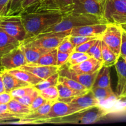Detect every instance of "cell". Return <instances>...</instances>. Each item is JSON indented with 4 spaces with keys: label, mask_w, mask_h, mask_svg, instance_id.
<instances>
[{
    "label": "cell",
    "mask_w": 126,
    "mask_h": 126,
    "mask_svg": "<svg viewBox=\"0 0 126 126\" xmlns=\"http://www.w3.org/2000/svg\"><path fill=\"white\" fill-rule=\"evenodd\" d=\"M97 39H98V38H97ZM97 39H92V40L86 42V43H83V44H80V45L75 47L74 51L80 52L86 54L88 52V50L91 49V47L93 46V44L95 43Z\"/></svg>",
    "instance_id": "37"
},
{
    "label": "cell",
    "mask_w": 126,
    "mask_h": 126,
    "mask_svg": "<svg viewBox=\"0 0 126 126\" xmlns=\"http://www.w3.org/2000/svg\"><path fill=\"white\" fill-rule=\"evenodd\" d=\"M8 108L7 104L0 105V114L8 113Z\"/></svg>",
    "instance_id": "46"
},
{
    "label": "cell",
    "mask_w": 126,
    "mask_h": 126,
    "mask_svg": "<svg viewBox=\"0 0 126 126\" xmlns=\"http://www.w3.org/2000/svg\"><path fill=\"white\" fill-rule=\"evenodd\" d=\"M24 0H9L4 11L2 12L3 16L20 14L22 12V5Z\"/></svg>",
    "instance_id": "28"
},
{
    "label": "cell",
    "mask_w": 126,
    "mask_h": 126,
    "mask_svg": "<svg viewBox=\"0 0 126 126\" xmlns=\"http://www.w3.org/2000/svg\"><path fill=\"white\" fill-rule=\"evenodd\" d=\"M91 57L89 54H87V53L86 54H84L83 55L81 56L80 57L78 58V59H75V60H71V61L67 63L69 65H77V64L80 63L82 62L85 61L86 60L88 59L89 58Z\"/></svg>",
    "instance_id": "42"
},
{
    "label": "cell",
    "mask_w": 126,
    "mask_h": 126,
    "mask_svg": "<svg viewBox=\"0 0 126 126\" xmlns=\"http://www.w3.org/2000/svg\"><path fill=\"white\" fill-rule=\"evenodd\" d=\"M20 47L25 55L27 64L36 62L43 54L52 50L36 46L23 42L21 43Z\"/></svg>",
    "instance_id": "18"
},
{
    "label": "cell",
    "mask_w": 126,
    "mask_h": 126,
    "mask_svg": "<svg viewBox=\"0 0 126 126\" xmlns=\"http://www.w3.org/2000/svg\"><path fill=\"white\" fill-rule=\"evenodd\" d=\"M1 73H2V71H0V75H1Z\"/></svg>",
    "instance_id": "52"
},
{
    "label": "cell",
    "mask_w": 126,
    "mask_h": 126,
    "mask_svg": "<svg viewBox=\"0 0 126 126\" xmlns=\"http://www.w3.org/2000/svg\"><path fill=\"white\" fill-rule=\"evenodd\" d=\"M123 30L119 25L108 23L100 39L118 56H120Z\"/></svg>",
    "instance_id": "8"
},
{
    "label": "cell",
    "mask_w": 126,
    "mask_h": 126,
    "mask_svg": "<svg viewBox=\"0 0 126 126\" xmlns=\"http://www.w3.org/2000/svg\"><path fill=\"white\" fill-rule=\"evenodd\" d=\"M5 92L4 86L3 81H2V78L1 75H0V94Z\"/></svg>",
    "instance_id": "47"
},
{
    "label": "cell",
    "mask_w": 126,
    "mask_h": 126,
    "mask_svg": "<svg viewBox=\"0 0 126 126\" xmlns=\"http://www.w3.org/2000/svg\"><path fill=\"white\" fill-rule=\"evenodd\" d=\"M91 90H92L95 98L100 102L109 99L119 100L117 95L115 94L113 91L111 87H107V88L92 87Z\"/></svg>",
    "instance_id": "27"
},
{
    "label": "cell",
    "mask_w": 126,
    "mask_h": 126,
    "mask_svg": "<svg viewBox=\"0 0 126 126\" xmlns=\"http://www.w3.org/2000/svg\"><path fill=\"white\" fill-rule=\"evenodd\" d=\"M118 77L116 86V95L120 98L126 92V61L121 56L114 65Z\"/></svg>",
    "instance_id": "15"
},
{
    "label": "cell",
    "mask_w": 126,
    "mask_h": 126,
    "mask_svg": "<svg viewBox=\"0 0 126 126\" xmlns=\"http://www.w3.org/2000/svg\"><path fill=\"white\" fill-rule=\"evenodd\" d=\"M0 64L3 70L18 68L27 65V59L20 45L4 54L1 57Z\"/></svg>",
    "instance_id": "9"
},
{
    "label": "cell",
    "mask_w": 126,
    "mask_h": 126,
    "mask_svg": "<svg viewBox=\"0 0 126 126\" xmlns=\"http://www.w3.org/2000/svg\"><path fill=\"white\" fill-rule=\"evenodd\" d=\"M73 11H74L73 0H39L24 9L21 13L65 15Z\"/></svg>",
    "instance_id": "4"
},
{
    "label": "cell",
    "mask_w": 126,
    "mask_h": 126,
    "mask_svg": "<svg viewBox=\"0 0 126 126\" xmlns=\"http://www.w3.org/2000/svg\"><path fill=\"white\" fill-rule=\"evenodd\" d=\"M69 104L81 110H84L99 105L100 102L95 98L92 90H90L82 95L74 97Z\"/></svg>",
    "instance_id": "17"
},
{
    "label": "cell",
    "mask_w": 126,
    "mask_h": 126,
    "mask_svg": "<svg viewBox=\"0 0 126 126\" xmlns=\"http://www.w3.org/2000/svg\"><path fill=\"white\" fill-rule=\"evenodd\" d=\"M108 24V23H102L76 27L71 30L70 35H81L100 38L107 29Z\"/></svg>",
    "instance_id": "12"
},
{
    "label": "cell",
    "mask_w": 126,
    "mask_h": 126,
    "mask_svg": "<svg viewBox=\"0 0 126 126\" xmlns=\"http://www.w3.org/2000/svg\"><path fill=\"white\" fill-rule=\"evenodd\" d=\"M59 76H60V75H59V72L56 73L50 76L48 78H47L46 79L43 80L42 82H39L38 84L34 86L33 87L38 92H39V91H43L45 89L51 87V86H56L57 84L59 83Z\"/></svg>",
    "instance_id": "30"
},
{
    "label": "cell",
    "mask_w": 126,
    "mask_h": 126,
    "mask_svg": "<svg viewBox=\"0 0 126 126\" xmlns=\"http://www.w3.org/2000/svg\"><path fill=\"white\" fill-rule=\"evenodd\" d=\"M60 76H65L68 78L75 80L77 82L84 86L88 89L91 90L93 87L95 79L97 78L98 71L92 74H84V73H77L69 68L68 64L63 65L60 67L59 71Z\"/></svg>",
    "instance_id": "10"
},
{
    "label": "cell",
    "mask_w": 126,
    "mask_h": 126,
    "mask_svg": "<svg viewBox=\"0 0 126 126\" xmlns=\"http://www.w3.org/2000/svg\"><path fill=\"white\" fill-rule=\"evenodd\" d=\"M38 1H39V0H24L22 5V11H23L24 9H25L26 7H28L29 6L32 5V4L37 2Z\"/></svg>",
    "instance_id": "44"
},
{
    "label": "cell",
    "mask_w": 126,
    "mask_h": 126,
    "mask_svg": "<svg viewBox=\"0 0 126 126\" xmlns=\"http://www.w3.org/2000/svg\"><path fill=\"white\" fill-rule=\"evenodd\" d=\"M57 87L59 93V97L58 98L57 101H60V102H63L67 103H70L71 100L74 97L82 95L87 92L75 91V90L72 89L70 88V87H67L66 86L62 83H60V82L57 84Z\"/></svg>",
    "instance_id": "22"
},
{
    "label": "cell",
    "mask_w": 126,
    "mask_h": 126,
    "mask_svg": "<svg viewBox=\"0 0 126 126\" xmlns=\"http://www.w3.org/2000/svg\"><path fill=\"white\" fill-rule=\"evenodd\" d=\"M0 29L21 43L26 39L27 32L20 14L10 16L1 14L0 16Z\"/></svg>",
    "instance_id": "6"
},
{
    "label": "cell",
    "mask_w": 126,
    "mask_h": 126,
    "mask_svg": "<svg viewBox=\"0 0 126 126\" xmlns=\"http://www.w3.org/2000/svg\"><path fill=\"white\" fill-rule=\"evenodd\" d=\"M87 54H89L91 57H94V59L102 62V39L100 38L97 39L95 43L93 44L91 49L88 50Z\"/></svg>",
    "instance_id": "32"
},
{
    "label": "cell",
    "mask_w": 126,
    "mask_h": 126,
    "mask_svg": "<svg viewBox=\"0 0 126 126\" xmlns=\"http://www.w3.org/2000/svg\"><path fill=\"white\" fill-rule=\"evenodd\" d=\"M71 30L57 33H41L32 38L26 39L23 43L48 49L57 48L64 38L70 35Z\"/></svg>",
    "instance_id": "7"
},
{
    "label": "cell",
    "mask_w": 126,
    "mask_h": 126,
    "mask_svg": "<svg viewBox=\"0 0 126 126\" xmlns=\"http://www.w3.org/2000/svg\"><path fill=\"white\" fill-rule=\"evenodd\" d=\"M81 110H82L76 108L69 103L57 101L53 103L49 113L39 121V124L46 123L49 119L66 116Z\"/></svg>",
    "instance_id": "11"
},
{
    "label": "cell",
    "mask_w": 126,
    "mask_h": 126,
    "mask_svg": "<svg viewBox=\"0 0 126 126\" xmlns=\"http://www.w3.org/2000/svg\"><path fill=\"white\" fill-rule=\"evenodd\" d=\"M1 76L4 86L5 92L8 93H10L11 91L16 89L31 86L28 82L22 81L16 76L9 73L6 70H2Z\"/></svg>",
    "instance_id": "20"
},
{
    "label": "cell",
    "mask_w": 126,
    "mask_h": 126,
    "mask_svg": "<svg viewBox=\"0 0 126 126\" xmlns=\"http://www.w3.org/2000/svg\"><path fill=\"white\" fill-rule=\"evenodd\" d=\"M58 49H52L50 51L43 54L36 62L28 63L30 65H44V66H57Z\"/></svg>",
    "instance_id": "26"
},
{
    "label": "cell",
    "mask_w": 126,
    "mask_h": 126,
    "mask_svg": "<svg viewBox=\"0 0 126 126\" xmlns=\"http://www.w3.org/2000/svg\"><path fill=\"white\" fill-rule=\"evenodd\" d=\"M7 105L9 112L18 116L19 119H21L24 116L30 114L33 112L30 107L20 103L14 98Z\"/></svg>",
    "instance_id": "23"
},
{
    "label": "cell",
    "mask_w": 126,
    "mask_h": 126,
    "mask_svg": "<svg viewBox=\"0 0 126 126\" xmlns=\"http://www.w3.org/2000/svg\"><path fill=\"white\" fill-rule=\"evenodd\" d=\"M74 11L86 12L103 18L102 4L97 0H73Z\"/></svg>",
    "instance_id": "13"
},
{
    "label": "cell",
    "mask_w": 126,
    "mask_h": 126,
    "mask_svg": "<svg viewBox=\"0 0 126 126\" xmlns=\"http://www.w3.org/2000/svg\"><path fill=\"white\" fill-rule=\"evenodd\" d=\"M61 66H44V65H25L18 68L27 70L34 74L42 79H46L54 74L59 72Z\"/></svg>",
    "instance_id": "16"
},
{
    "label": "cell",
    "mask_w": 126,
    "mask_h": 126,
    "mask_svg": "<svg viewBox=\"0 0 126 126\" xmlns=\"http://www.w3.org/2000/svg\"><path fill=\"white\" fill-rule=\"evenodd\" d=\"M6 71L22 81L28 82L32 86H35L43 81V79L34 75L32 73L20 68H15Z\"/></svg>",
    "instance_id": "21"
},
{
    "label": "cell",
    "mask_w": 126,
    "mask_h": 126,
    "mask_svg": "<svg viewBox=\"0 0 126 126\" xmlns=\"http://www.w3.org/2000/svg\"><path fill=\"white\" fill-rule=\"evenodd\" d=\"M20 15L27 32L26 39L35 36L49 27L59 23L63 16L57 14L46 13H21Z\"/></svg>",
    "instance_id": "2"
},
{
    "label": "cell",
    "mask_w": 126,
    "mask_h": 126,
    "mask_svg": "<svg viewBox=\"0 0 126 126\" xmlns=\"http://www.w3.org/2000/svg\"><path fill=\"white\" fill-rule=\"evenodd\" d=\"M108 114V111L100 105L86 108L66 116L54 118L47 121L46 123L54 124H89L98 121Z\"/></svg>",
    "instance_id": "3"
},
{
    "label": "cell",
    "mask_w": 126,
    "mask_h": 126,
    "mask_svg": "<svg viewBox=\"0 0 126 126\" xmlns=\"http://www.w3.org/2000/svg\"><path fill=\"white\" fill-rule=\"evenodd\" d=\"M121 1H123V2H124V3L126 4V0H121Z\"/></svg>",
    "instance_id": "50"
},
{
    "label": "cell",
    "mask_w": 126,
    "mask_h": 126,
    "mask_svg": "<svg viewBox=\"0 0 126 126\" xmlns=\"http://www.w3.org/2000/svg\"><path fill=\"white\" fill-rule=\"evenodd\" d=\"M126 92L119 98H126Z\"/></svg>",
    "instance_id": "49"
},
{
    "label": "cell",
    "mask_w": 126,
    "mask_h": 126,
    "mask_svg": "<svg viewBox=\"0 0 126 126\" xmlns=\"http://www.w3.org/2000/svg\"><path fill=\"white\" fill-rule=\"evenodd\" d=\"M47 102V100H46L45 98H43L42 96L39 95L33 100V102H32V105H30V108L32 110V111H34L36 110H37L38 108H39V107H41L42 105H44L45 103H46Z\"/></svg>",
    "instance_id": "39"
},
{
    "label": "cell",
    "mask_w": 126,
    "mask_h": 126,
    "mask_svg": "<svg viewBox=\"0 0 126 126\" xmlns=\"http://www.w3.org/2000/svg\"><path fill=\"white\" fill-rule=\"evenodd\" d=\"M110 67L103 66L98 71L93 87L107 88L111 87Z\"/></svg>",
    "instance_id": "25"
},
{
    "label": "cell",
    "mask_w": 126,
    "mask_h": 126,
    "mask_svg": "<svg viewBox=\"0 0 126 126\" xmlns=\"http://www.w3.org/2000/svg\"><path fill=\"white\" fill-rule=\"evenodd\" d=\"M59 82L65 85L67 87L72 89L75 90L77 91H80V92H88L89 89L83 86L82 84H80L79 82H77L75 80L72 79L68 78L65 76H59Z\"/></svg>",
    "instance_id": "29"
},
{
    "label": "cell",
    "mask_w": 126,
    "mask_h": 126,
    "mask_svg": "<svg viewBox=\"0 0 126 126\" xmlns=\"http://www.w3.org/2000/svg\"><path fill=\"white\" fill-rule=\"evenodd\" d=\"M102 57L103 66L111 67L114 66L120 56L115 54L103 41L102 40Z\"/></svg>",
    "instance_id": "24"
},
{
    "label": "cell",
    "mask_w": 126,
    "mask_h": 126,
    "mask_svg": "<svg viewBox=\"0 0 126 126\" xmlns=\"http://www.w3.org/2000/svg\"><path fill=\"white\" fill-rule=\"evenodd\" d=\"M119 26H120V27L121 28V29L123 30V32H126V23L119 25Z\"/></svg>",
    "instance_id": "48"
},
{
    "label": "cell",
    "mask_w": 126,
    "mask_h": 126,
    "mask_svg": "<svg viewBox=\"0 0 126 126\" xmlns=\"http://www.w3.org/2000/svg\"><path fill=\"white\" fill-rule=\"evenodd\" d=\"M84 54V53L80 52H77V51H73L71 52V54H70V58H69V60L68 62L71 61V60H75V59H78V58L80 57L81 56L83 55Z\"/></svg>",
    "instance_id": "43"
},
{
    "label": "cell",
    "mask_w": 126,
    "mask_h": 126,
    "mask_svg": "<svg viewBox=\"0 0 126 126\" xmlns=\"http://www.w3.org/2000/svg\"><path fill=\"white\" fill-rule=\"evenodd\" d=\"M70 52H63L58 50L57 52V66H62L68 63L70 58Z\"/></svg>",
    "instance_id": "38"
},
{
    "label": "cell",
    "mask_w": 126,
    "mask_h": 126,
    "mask_svg": "<svg viewBox=\"0 0 126 126\" xmlns=\"http://www.w3.org/2000/svg\"><path fill=\"white\" fill-rule=\"evenodd\" d=\"M120 56L123 58H125L126 57V33L124 32H123V34H122Z\"/></svg>",
    "instance_id": "41"
},
{
    "label": "cell",
    "mask_w": 126,
    "mask_h": 126,
    "mask_svg": "<svg viewBox=\"0 0 126 126\" xmlns=\"http://www.w3.org/2000/svg\"><path fill=\"white\" fill-rule=\"evenodd\" d=\"M39 95V92H38L36 89H35L32 93L29 94L27 95L24 96V97H15V98H15V99L17 100L18 102H19L20 103H22V104L28 106V107H30L32 102H33V100H34Z\"/></svg>",
    "instance_id": "33"
},
{
    "label": "cell",
    "mask_w": 126,
    "mask_h": 126,
    "mask_svg": "<svg viewBox=\"0 0 126 126\" xmlns=\"http://www.w3.org/2000/svg\"><path fill=\"white\" fill-rule=\"evenodd\" d=\"M75 46L71 43L69 39V36L64 38L63 41L60 43V45L57 47L58 50L63 52H70L71 53L75 50Z\"/></svg>",
    "instance_id": "36"
},
{
    "label": "cell",
    "mask_w": 126,
    "mask_h": 126,
    "mask_svg": "<svg viewBox=\"0 0 126 126\" xmlns=\"http://www.w3.org/2000/svg\"><path fill=\"white\" fill-rule=\"evenodd\" d=\"M12 99L13 97L11 93L4 92L0 94V105L7 104Z\"/></svg>",
    "instance_id": "40"
},
{
    "label": "cell",
    "mask_w": 126,
    "mask_h": 126,
    "mask_svg": "<svg viewBox=\"0 0 126 126\" xmlns=\"http://www.w3.org/2000/svg\"><path fill=\"white\" fill-rule=\"evenodd\" d=\"M1 14H0V16H1Z\"/></svg>",
    "instance_id": "54"
},
{
    "label": "cell",
    "mask_w": 126,
    "mask_h": 126,
    "mask_svg": "<svg viewBox=\"0 0 126 126\" xmlns=\"http://www.w3.org/2000/svg\"><path fill=\"white\" fill-rule=\"evenodd\" d=\"M102 23L108 22L104 18L87 12L73 11L63 15L62 20L59 23L49 27L41 33L66 32L81 26Z\"/></svg>",
    "instance_id": "1"
},
{
    "label": "cell",
    "mask_w": 126,
    "mask_h": 126,
    "mask_svg": "<svg viewBox=\"0 0 126 126\" xmlns=\"http://www.w3.org/2000/svg\"><path fill=\"white\" fill-rule=\"evenodd\" d=\"M39 95L47 100V101L50 102H55L58 100L59 97V93L58 89L56 86H51L48 88L41 91L39 92Z\"/></svg>",
    "instance_id": "31"
},
{
    "label": "cell",
    "mask_w": 126,
    "mask_h": 126,
    "mask_svg": "<svg viewBox=\"0 0 126 126\" xmlns=\"http://www.w3.org/2000/svg\"><path fill=\"white\" fill-rule=\"evenodd\" d=\"M103 1H105V0H100V2H101V4H102V2H103Z\"/></svg>",
    "instance_id": "51"
},
{
    "label": "cell",
    "mask_w": 126,
    "mask_h": 126,
    "mask_svg": "<svg viewBox=\"0 0 126 126\" xmlns=\"http://www.w3.org/2000/svg\"><path fill=\"white\" fill-rule=\"evenodd\" d=\"M9 2V0H0V14H2L4 12Z\"/></svg>",
    "instance_id": "45"
},
{
    "label": "cell",
    "mask_w": 126,
    "mask_h": 126,
    "mask_svg": "<svg viewBox=\"0 0 126 126\" xmlns=\"http://www.w3.org/2000/svg\"><path fill=\"white\" fill-rule=\"evenodd\" d=\"M97 38H98L92 36H85L81 35H69V39H70V41L71 42V43L75 47L78 46L80 45V44H83V43L92 40V39H97Z\"/></svg>",
    "instance_id": "35"
},
{
    "label": "cell",
    "mask_w": 126,
    "mask_h": 126,
    "mask_svg": "<svg viewBox=\"0 0 126 126\" xmlns=\"http://www.w3.org/2000/svg\"><path fill=\"white\" fill-rule=\"evenodd\" d=\"M21 42L15 39L2 30L0 29V60L4 54H7L14 48L19 46ZM0 64V71H2Z\"/></svg>",
    "instance_id": "19"
},
{
    "label": "cell",
    "mask_w": 126,
    "mask_h": 126,
    "mask_svg": "<svg viewBox=\"0 0 126 126\" xmlns=\"http://www.w3.org/2000/svg\"><path fill=\"white\" fill-rule=\"evenodd\" d=\"M68 64V63H67ZM68 65L69 68L77 73L92 74L98 71L103 66L102 62L94 59V57H90L85 61L74 65Z\"/></svg>",
    "instance_id": "14"
},
{
    "label": "cell",
    "mask_w": 126,
    "mask_h": 126,
    "mask_svg": "<svg viewBox=\"0 0 126 126\" xmlns=\"http://www.w3.org/2000/svg\"><path fill=\"white\" fill-rule=\"evenodd\" d=\"M34 90H35L34 87L33 86H30L16 89L11 91L10 93L11 94L13 98H15V97H22L29 94L32 93Z\"/></svg>",
    "instance_id": "34"
},
{
    "label": "cell",
    "mask_w": 126,
    "mask_h": 126,
    "mask_svg": "<svg viewBox=\"0 0 126 126\" xmlns=\"http://www.w3.org/2000/svg\"><path fill=\"white\" fill-rule=\"evenodd\" d=\"M102 14L108 23H126V4L121 0H105L102 2Z\"/></svg>",
    "instance_id": "5"
},
{
    "label": "cell",
    "mask_w": 126,
    "mask_h": 126,
    "mask_svg": "<svg viewBox=\"0 0 126 126\" xmlns=\"http://www.w3.org/2000/svg\"><path fill=\"white\" fill-rule=\"evenodd\" d=\"M97 1H99V2H100V0H97ZM100 3H101V2H100Z\"/></svg>",
    "instance_id": "53"
}]
</instances>
